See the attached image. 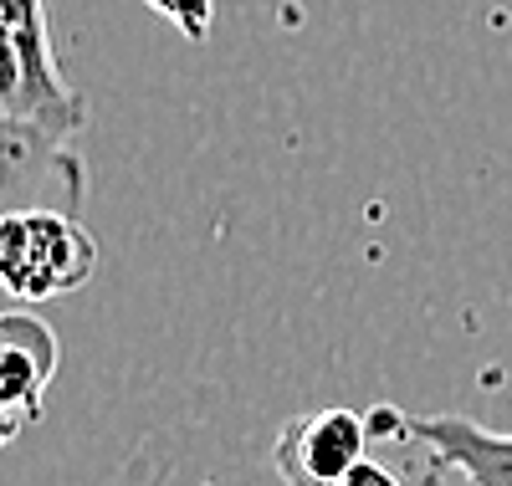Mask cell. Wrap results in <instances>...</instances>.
<instances>
[{"label": "cell", "instance_id": "cell-1", "mask_svg": "<svg viewBox=\"0 0 512 486\" xmlns=\"http://www.w3.org/2000/svg\"><path fill=\"white\" fill-rule=\"evenodd\" d=\"M98 272V241L77 210L31 205L0 220V292L16 302H52Z\"/></svg>", "mask_w": 512, "mask_h": 486}, {"label": "cell", "instance_id": "cell-2", "mask_svg": "<svg viewBox=\"0 0 512 486\" xmlns=\"http://www.w3.org/2000/svg\"><path fill=\"white\" fill-rule=\"evenodd\" d=\"M0 26H6L0 113L47 128L57 139H72L88 123V103L77 98V87H67V77L57 67L47 0H0Z\"/></svg>", "mask_w": 512, "mask_h": 486}, {"label": "cell", "instance_id": "cell-3", "mask_svg": "<svg viewBox=\"0 0 512 486\" xmlns=\"http://www.w3.org/2000/svg\"><path fill=\"white\" fill-rule=\"evenodd\" d=\"M374 435H395L420 456H431L436 471H461L466 486H512V435H497L466 415H400L369 410Z\"/></svg>", "mask_w": 512, "mask_h": 486}, {"label": "cell", "instance_id": "cell-4", "mask_svg": "<svg viewBox=\"0 0 512 486\" xmlns=\"http://www.w3.org/2000/svg\"><path fill=\"white\" fill-rule=\"evenodd\" d=\"M31 205L82 215V164L67 149V139L0 113V220Z\"/></svg>", "mask_w": 512, "mask_h": 486}, {"label": "cell", "instance_id": "cell-5", "mask_svg": "<svg viewBox=\"0 0 512 486\" xmlns=\"http://www.w3.org/2000/svg\"><path fill=\"white\" fill-rule=\"evenodd\" d=\"M369 415L328 405V410H308L292 415L272 446L277 476L287 486H338L364 456H369Z\"/></svg>", "mask_w": 512, "mask_h": 486}, {"label": "cell", "instance_id": "cell-6", "mask_svg": "<svg viewBox=\"0 0 512 486\" xmlns=\"http://www.w3.org/2000/svg\"><path fill=\"white\" fill-rule=\"evenodd\" d=\"M57 364H62V348H57V333L31 318V313H0V446L36 425L41 415V400L57 379Z\"/></svg>", "mask_w": 512, "mask_h": 486}, {"label": "cell", "instance_id": "cell-7", "mask_svg": "<svg viewBox=\"0 0 512 486\" xmlns=\"http://www.w3.org/2000/svg\"><path fill=\"white\" fill-rule=\"evenodd\" d=\"M338 486H410L405 476H400V466H390V461H379V456H364L344 481Z\"/></svg>", "mask_w": 512, "mask_h": 486}, {"label": "cell", "instance_id": "cell-8", "mask_svg": "<svg viewBox=\"0 0 512 486\" xmlns=\"http://www.w3.org/2000/svg\"><path fill=\"white\" fill-rule=\"evenodd\" d=\"M0 67H6V26H0Z\"/></svg>", "mask_w": 512, "mask_h": 486}]
</instances>
